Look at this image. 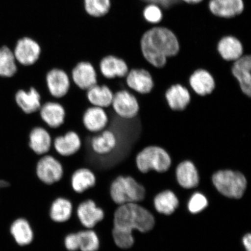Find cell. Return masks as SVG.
<instances>
[{"label":"cell","mask_w":251,"mask_h":251,"mask_svg":"<svg viewBox=\"0 0 251 251\" xmlns=\"http://www.w3.org/2000/svg\"><path fill=\"white\" fill-rule=\"evenodd\" d=\"M95 174L87 168H78L72 174L71 185L72 190L77 194H82L96 186Z\"/></svg>","instance_id":"484cf974"},{"label":"cell","mask_w":251,"mask_h":251,"mask_svg":"<svg viewBox=\"0 0 251 251\" xmlns=\"http://www.w3.org/2000/svg\"><path fill=\"white\" fill-rule=\"evenodd\" d=\"M114 95L108 86L97 84L87 90L86 93L88 101L92 106L103 109L111 106Z\"/></svg>","instance_id":"f1b7e54d"},{"label":"cell","mask_w":251,"mask_h":251,"mask_svg":"<svg viewBox=\"0 0 251 251\" xmlns=\"http://www.w3.org/2000/svg\"><path fill=\"white\" fill-rule=\"evenodd\" d=\"M82 121L84 126L88 131L99 133L107 126L109 118L104 109L92 106L84 112Z\"/></svg>","instance_id":"9a60e30c"},{"label":"cell","mask_w":251,"mask_h":251,"mask_svg":"<svg viewBox=\"0 0 251 251\" xmlns=\"http://www.w3.org/2000/svg\"><path fill=\"white\" fill-rule=\"evenodd\" d=\"M43 121L52 128H57L64 124L65 109L61 103L47 102L42 105L39 110Z\"/></svg>","instance_id":"d6986e66"},{"label":"cell","mask_w":251,"mask_h":251,"mask_svg":"<svg viewBox=\"0 0 251 251\" xmlns=\"http://www.w3.org/2000/svg\"><path fill=\"white\" fill-rule=\"evenodd\" d=\"M41 96L35 88L31 87L29 91L20 89L15 94V101L25 114H32L39 111L42 106Z\"/></svg>","instance_id":"2e32d148"},{"label":"cell","mask_w":251,"mask_h":251,"mask_svg":"<svg viewBox=\"0 0 251 251\" xmlns=\"http://www.w3.org/2000/svg\"><path fill=\"white\" fill-rule=\"evenodd\" d=\"M29 139L30 149L37 155H46L51 149L52 138L45 128L34 127L30 131Z\"/></svg>","instance_id":"d4e9b609"},{"label":"cell","mask_w":251,"mask_h":251,"mask_svg":"<svg viewBox=\"0 0 251 251\" xmlns=\"http://www.w3.org/2000/svg\"><path fill=\"white\" fill-rule=\"evenodd\" d=\"M111 106L116 114L124 119L134 118L140 111L139 103L136 97L126 90L114 94Z\"/></svg>","instance_id":"52a82bcc"},{"label":"cell","mask_w":251,"mask_h":251,"mask_svg":"<svg viewBox=\"0 0 251 251\" xmlns=\"http://www.w3.org/2000/svg\"><path fill=\"white\" fill-rule=\"evenodd\" d=\"M251 56L243 55L234 62L231 68L232 74L236 78L238 84L245 95L251 96Z\"/></svg>","instance_id":"5bb4252c"},{"label":"cell","mask_w":251,"mask_h":251,"mask_svg":"<svg viewBox=\"0 0 251 251\" xmlns=\"http://www.w3.org/2000/svg\"><path fill=\"white\" fill-rule=\"evenodd\" d=\"M100 70L103 76L108 79L125 77L129 71L126 62L114 55L103 57L100 63Z\"/></svg>","instance_id":"ac0fdd59"},{"label":"cell","mask_w":251,"mask_h":251,"mask_svg":"<svg viewBox=\"0 0 251 251\" xmlns=\"http://www.w3.org/2000/svg\"><path fill=\"white\" fill-rule=\"evenodd\" d=\"M126 81L130 89L141 94H149L154 87L151 75L144 69H133L128 71Z\"/></svg>","instance_id":"4fadbf2b"},{"label":"cell","mask_w":251,"mask_h":251,"mask_svg":"<svg viewBox=\"0 0 251 251\" xmlns=\"http://www.w3.org/2000/svg\"><path fill=\"white\" fill-rule=\"evenodd\" d=\"M144 58L156 68H162L168 58L180 51L179 41L171 29L165 26H153L146 30L140 40Z\"/></svg>","instance_id":"6da1fadb"},{"label":"cell","mask_w":251,"mask_h":251,"mask_svg":"<svg viewBox=\"0 0 251 251\" xmlns=\"http://www.w3.org/2000/svg\"><path fill=\"white\" fill-rule=\"evenodd\" d=\"M143 15L144 20L152 25L159 24L164 18L162 8L159 5L151 3L144 7Z\"/></svg>","instance_id":"836d02e7"},{"label":"cell","mask_w":251,"mask_h":251,"mask_svg":"<svg viewBox=\"0 0 251 251\" xmlns=\"http://www.w3.org/2000/svg\"><path fill=\"white\" fill-rule=\"evenodd\" d=\"M155 224V218L148 210L137 203H127L118 206L115 210L112 229L128 234H132L134 230L147 233Z\"/></svg>","instance_id":"7a4b0ae2"},{"label":"cell","mask_w":251,"mask_h":251,"mask_svg":"<svg viewBox=\"0 0 251 251\" xmlns=\"http://www.w3.org/2000/svg\"><path fill=\"white\" fill-rule=\"evenodd\" d=\"M210 13L221 19H233L242 14L245 9L244 0H209Z\"/></svg>","instance_id":"30bf717a"},{"label":"cell","mask_w":251,"mask_h":251,"mask_svg":"<svg viewBox=\"0 0 251 251\" xmlns=\"http://www.w3.org/2000/svg\"><path fill=\"white\" fill-rule=\"evenodd\" d=\"M118 140L112 130L105 129L97 133L90 141L93 152L100 156L107 155L117 147Z\"/></svg>","instance_id":"cb8c5ba5"},{"label":"cell","mask_w":251,"mask_h":251,"mask_svg":"<svg viewBox=\"0 0 251 251\" xmlns=\"http://www.w3.org/2000/svg\"><path fill=\"white\" fill-rule=\"evenodd\" d=\"M72 78L74 83L82 90L87 91L97 84L96 69L89 62H78L72 71Z\"/></svg>","instance_id":"7c38bea8"},{"label":"cell","mask_w":251,"mask_h":251,"mask_svg":"<svg viewBox=\"0 0 251 251\" xmlns=\"http://www.w3.org/2000/svg\"><path fill=\"white\" fill-rule=\"evenodd\" d=\"M76 215L83 227L93 229L103 221L105 214L103 209L97 205L94 200L88 199L78 204Z\"/></svg>","instance_id":"9c48e42d"},{"label":"cell","mask_w":251,"mask_h":251,"mask_svg":"<svg viewBox=\"0 0 251 251\" xmlns=\"http://www.w3.org/2000/svg\"><path fill=\"white\" fill-rule=\"evenodd\" d=\"M243 243L246 251H251V235L248 233L243 238Z\"/></svg>","instance_id":"f35d334b"},{"label":"cell","mask_w":251,"mask_h":251,"mask_svg":"<svg viewBox=\"0 0 251 251\" xmlns=\"http://www.w3.org/2000/svg\"><path fill=\"white\" fill-rule=\"evenodd\" d=\"M189 83L194 92L200 96L209 95L216 87L212 75L208 71L202 69L194 72L190 77Z\"/></svg>","instance_id":"44dd1931"},{"label":"cell","mask_w":251,"mask_h":251,"mask_svg":"<svg viewBox=\"0 0 251 251\" xmlns=\"http://www.w3.org/2000/svg\"><path fill=\"white\" fill-rule=\"evenodd\" d=\"M14 52L7 46L0 47V77L10 78L18 72Z\"/></svg>","instance_id":"f546056e"},{"label":"cell","mask_w":251,"mask_h":251,"mask_svg":"<svg viewBox=\"0 0 251 251\" xmlns=\"http://www.w3.org/2000/svg\"><path fill=\"white\" fill-rule=\"evenodd\" d=\"M216 189L223 196L230 199H240L246 192L247 181L245 176L239 172L219 171L212 176Z\"/></svg>","instance_id":"277c9868"},{"label":"cell","mask_w":251,"mask_h":251,"mask_svg":"<svg viewBox=\"0 0 251 251\" xmlns=\"http://www.w3.org/2000/svg\"><path fill=\"white\" fill-rule=\"evenodd\" d=\"M84 7L88 14L101 17L108 13L111 8L110 0H84Z\"/></svg>","instance_id":"d6a6232c"},{"label":"cell","mask_w":251,"mask_h":251,"mask_svg":"<svg viewBox=\"0 0 251 251\" xmlns=\"http://www.w3.org/2000/svg\"><path fill=\"white\" fill-rule=\"evenodd\" d=\"M80 251H98L100 240L98 234L93 229L85 228L77 232Z\"/></svg>","instance_id":"1f68e13d"},{"label":"cell","mask_w":251,"mask_h":251,"mask_svg":"<svg viewBox=\"0 0 251 251\" xmlns=\"http://www.w3.org/2000/svg\"><path fill=\"white\" fill-rule=\"evenodd\" d=\"M74 212L73 203L67 198H56L50 206L49 216L56 224H64L71 219Z\"/></svg>","instance_id":"4316f807"},{"label":"cell","mask_w":251,"mask_h":251,"mask_svg":"<svg viewBox=\"0 0 251 251\" xmlns=\"http://www.w3.org/2000/svg\"><path fill=\"white\" fill-rule=\"evenodd\" d=\"M141 1L148 3V4L151 3V4L158 5L162 9L163 8L170 7L178 0H141Z\"/></svg>","instance_id":"74e56055"},{"label":"cell","mask_w":251,"mask_h":251,"mask_svg":"<svg viewBox=\"0 0 251 251\" xmlns=\"http://www.w3.org/2000/svg\"><path fill=\"white\" fill-rule=\"evenodd\" d=\"M46 83L50 94L56 99L63 98L70 90V78L67 72L61 69L50 70L46 75Z\"/></svg>","instance_id":"8fae6325"},{"label":"cell","mask_w":251,"mask_h":251,"mask_svg":"<svg viewBox=\"0 0 251 251\" xmlns=\"http://www.w3.org/2000/svg\"><path fill=\"white\" fill-rule=\"evenodd\" d=\"M218 51L225 61H235L243 55L244 47L241 41L233 36H226L219 41Z\"/></svg>","instance_id":"7402d4cb"},{"label":"cell","mask_w":251,"mask_h":251,"mask_svg":"<svg viewBox=\"0 0 251 251\" xmlns=\"http://www.w3.org/2000/svg\"><path fill=\"white\" fill-rule=\"evenodd\" d=\"M64 244L65 249L68 251H77L79 250L77 233H71L66 235Z\"/></svg>","instance_id":"8d00e7d4"},{"label":"cell","mask_w":251,"mask_h":251,"mask_svg":"<svg viewBox=\"0 0 251 251\" xmlns=\"http://www.w3.org/2000/svg\"><path fill=\"white\" fill-rule=\"evenodd\" d=\"M138 169L143 174L150 171L164 173L172 164L171 157L166 151L158 146H149L138 153L136 158Z\"/></svg>","instance_id":"5b68a950"},{"label":"cell","mask_w":251,"mask_h":251,"mask_svg":"<svg viewBox=\"0 0 251 251\" xmlns=\"http://www.w3.org/2000/svg\"><path fill=\"white\" fill-rule=\"evenodd\" d=\"M13 52L16 61L19 64L30 67L38 61L42 49L35 40L25 37L18 41Z\"/></svg>","instance_id":"ba28073f"},{"label":"cell","mask_w":251,"mask_h":251,"mask_svg":"<svg viewBox=\"0 0 251 251\" xmlns=\"http://www.w3.org/2000/svg\"><path fill=\"white\" fill-rule=\"evenodd\" d=\"M165 98L169 107L175 111H183L191 102L189 91L180 84L169 88L166 92Z\"/></svg>","instance_id":"603a6c76"},{"label":"cell","mask_w":251,"mask_h":251,"mask_svg":"<svg viewBox=\"0 0 251 251\" xmlns=\"http://www.w3.org/2000/svg\"><path fill=\"white\" fill-rule=\"evenodd\" d=\"M112 236L116 246L122 250L129 249L134 244L133 234L123 233L112 229Z\"/></svg>","instance_id":"e575fe53"},{"label":"cell","mask_w":251,"mask_h":251,"mask_svg":"<svg viewBox=\"0 0 251 251\" xmlns=\"http://www.w3.org/2000/svg\"><path fill=\"white\" fill-rule=\"evenodd\" d=\"M180 1L188 5H197L201 4L204 0H180Z\"/></svg>","instance_id":"ab89813d"},{"label":"cell","mask_w":251,"mask_h":251,"mask_svg":"<svg viewBox=\"0 0 251 251\" xmlns=\"http://www.w3.org/2000/svg\"><path fill=\"white\" fill-rule=\"evenodd\" d=\"M81 140L74 131H68L64 136H58L53 141V146L59 155L69 157L76 154L81 149Z\"/></svg>","instance_id":"e0dca14e"},{"label":"cell","mask_w":251,"mask_h":251,"mask_svg":"<svg viewBox=\"0 0 251 251\" xmlns=\"http://www.w3.org/2000/svg\"><path fill=\"white\" fill-rule=\"evenodd\" d=\"M109 196L112 201L118 206L138 203L145 198L146 190L133 177L120 176L110 185Z\"/></svg>","instance_id":"3957f363"},{"label":"cell","mask_w":251,"mask_h":251,"mask_svg":"<svg viewBox=\"0 0 251 251\" xmlns=\"http://www.w3.org/2000/svg\"><path fill=\"white\" fill-rule=\"evenodd\" d=\"M179 204L176 196L170 190L163 191L154 199L156 211L161 214L170 215L174 213Z\"/></svg>","instance_id":"4dcf8cb0"},{"label":"cell","mask_w":251,"mask_h":251,"mask_svg":"<svg viewBox=\"0 0 251 251\" xmlns=\"http://www.w3.org/2000/svg\"><path fill=\"white\" fill-rule=\"evenodd\" d=\"M208 205V200L200 193L194 194L188 202V208L193 214H197L205 209Z\"/></svg>","instance_id":"d590c367"},{"label":"cell","mask_w":251,"mask_h":251,"mask_svg":"<svg viewBox=\"0 0 251 251\" xmlns=\"http://www.w3.org/2000/svg\"><path fill=\"white\" fill-rule=\"evenodd\" d=\"M9 232L19 246H29L34 240L33 227L26 219L19 218L15 219L10 226Z\"/></svg>","instance_id":"ffe728a7"},{"label":"cell","mask_w":251,"mask_h":251,"mask_svg":"<svg viewBox=\"0 0 251 251\" xmlns=\"http://www.w3.org/2000/svg\"><path fill=\"white\" fill-rule=\"evenodd\" d=\"M176 177L180 186L186 189L196 188L200 183L199 172L196 166L190 161L182 162L178 165Z\"/></svg>","instance_id":"83f0119b"},{"label":"cell","mask_w":251,"mask_h":251,"mask_svg":"<svg viewBox=\"0 0 251 251\" xmlns=\"http://www.w3.org/2000/svg\"><path fill=\"white\" fill-rule=\"evenodd\" d=\"M36 175L43 184L51 186L62 180L64 169L61 162L54 156L46 154L37 162Z\"/></svg>","instance_id":"8992f818"}]
</instances>
